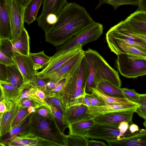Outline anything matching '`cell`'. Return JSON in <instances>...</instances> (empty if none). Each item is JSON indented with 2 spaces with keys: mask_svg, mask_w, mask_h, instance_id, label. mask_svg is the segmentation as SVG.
<instances>
[{
  "mask_svg": "<svg viewBox=\"0 0 146 146\" xmlns=\"http://www.w3.org/2000/svg\"><path fill=\"white\" fill-rule=\"evenodd\" d=\"M21 90L25 84L23 77L15 64L7 65V75L5 82Z\"/></svg>",
  "mask_w": 146,
  "mask_h": 146,
  "instance_id": "24",
  "label": "cell"
},
{
  "mask_svg": "<svg viewBox=\"0 0 146 146\" xmlns=\"http://www.w3.org/2000/svg\"><path fill=\"white\" fill-rule=\"evenodd\" d=\"M120 89L125 98L133 103L138 104L140 94L136 92L134 89L121 88Z\"/></svg>",
  "mask_w": 146,
  "mask_h": 146,
  "instance_id": "36",
  "label": "cell"
},
{
  "mask_svg": "<svg viewBox=\"0 0 146 146\" xmlns=\"http://www.w3.org/2000/svg\"><path fill=\"white\" fill-rule=\"evenodd\" d=\"M65 80V78H64L58 82L57 86L52 89L47 96H55L57 93L60 91L62 89Z\"/></svg>",
  "mask_w": 146,
  "mask_h": 146,
  "instance_id": "45",
  "label": "cell"
},
{
  "mask_svg": "<svg viewBox=\"0 0 146 146\" xmlns=\"http://www.w3.org/2000/svg\"><path fill=\"white\" fill-rule=\"evenodd\" d=\"M95 124L93 119L81 121L69 124L68 134L85 136Z\"/></svg>",
  "mask_w": 146,
  "mask_h": 146,
  "instance_id": "27",
  "label": "cell"
},
{
  "mask_svg": "<svg viewBox=\"0 0 146 146\" xmlns=\"http://www.w3.org/2000/svg\"><path fill=\"white\" fill-rule=\"evenodd\" d=\"M97 87L105 94L108 96L121 98L125 97L120 89L110 82L104 81L99 83Z\"/></svg>",
  "mask_w": 146,
  "mask_h": 146,
  "instance_id": "30",
  "label": "cell"
},
{
  "mask_svg": "<svg viewBox=\"0 0 146 146\" xmlns=\"http://www.w3.org/2000/svg\"><path fill=\"white\" fill-rule=\"evenodd\" d=\"M117 56L116 66L123 76L134 78L146 74V58L125 54Z\"/></svg>",
  "mask_w": 146,
  "mask_h": 146,
  "instance_id": "4",
  "label": "cell"
},
{
  "mask_svg": "<svg viewBox=\"0 0 146 146\" xmlns=\"http://www.w3.org/2000/svg\"><path fill=\"white\" fill-rule=\"evenodd\" d=\"M84 56V50L82 49L58 69L42 79L46 82L51 81L58 83L65 78L70 71L82 60Z\"/></svg>",
  "mask_w": 146,
  "mask_h": 146,
  "instance_id": "13",
  "label": "cell"
},
{
  "mask_svg": "<svg viewBox=\"0 0 146 146\" xmlns=\"http://www.w3.org/2000/svg\"><path fill=\"white\" fill-rule=\"evenodd\" d=\"M122 21L129 30L146 35V12L137 10Z\"/></svg>",
  "mask_w": 146,
  "mask_h": 146,
  "instance_id": "19",
  "label": "cell"
},
{
  "mask_svg": "<svg viewBox=\"0 0 146 146\" xmlns=\"http://www.w3.org/2000/svg\"><path fill=\"white\" fill-rule=\"evenodd\" d=\"M106 141L110 146H146V130Z\"/></svg>",
  "mask_w": 146,
  "mask_h": 146,
  "instance_id": "18",
  "label": "cell"
},
{
  "mask_svg": "<svg viewBox=\"0 0 146 146\" xmlns=\"http://www.w3.org/2000/svg\"><path fill=\"white\" fill-rule=\"evenodd\" d=\"M37 73L36 75L32 82L36 87L40 89L45 94L46 92L47 82L41 78L38 75Z\"/></svg>",
  "mask_w": 146,
  "mask_h": 146,
  "instance_id": "40",
  "label": "cell"
},
{
  "mask_svg": "<svg viewBox=\"0 0 146 146\" xmlns=\"http://www.w3.org/2000/svg\"><path fill=\"white\" fill-rule=\"evenodd\" d=\"M19 102L21 106L23 107L28 108L30 106H33L36 109L40 107L34 101L27 98L23 99Z\"/></svg>",
  "mask_w": 146,
  "mask_h": 146,
  "instance_id": "44",
  "label": "cell"
},
{
  "mask_svg": "<svg viewBox=\"0 0 146 146\" xmlns=\"http://www.w3.org/2000/svg\"><path fill=\"white\" fill-rule=\"evenodd\" d=\"M20 102H12L4 113L0 114V135L9 133L12 129L13 121L21 107Z\"/></svg>",
  "mask_w": 146,
  "mask_h": 146,
  "instance_id": "17",
  "label": "cell"
},
{
  "mask_svg": "<svg viewBox=\"0 0 146 146\" xmlns=\"http://www.w3.org/2000/svg\"><path fill=\"white\" fill-rule=\"evenodd\" d=\"M88 107L83 104H77L66 108L63 113L64 125L66 128L70 124L81 121L93 119L86 113Z\"/></svg>",
  "mask_w": 146,
  "mask_h": 146,
  "instance_id": "14",
  "label": "cell"
},
{
  "mask_svg": "<svg viewBox=\"0 0 146 146\" xmlns=\"http://www.w3.org/2000/svg\"><path fill=\"white\" fill-rule=\"evenodd\" d=\"M0 51L10 58L19 54L30 55V37L25 28L15 38L0 39Z\"/></svg>",
  "mask_w": 146,
  "mask_h": 146,
  "instance_id": "6",
  "label": "cell"
},
{
  "mask_svg": "<svg viewBox=\"0 0 146 146\" xmlns=\"http://www.w3.org/2000/svg\"><path fill=\"white\" fill-rule=\"evenodd\" d=\"M129 129L131 134L134 133L136 132L139 131V128L137 125L131 123L129 127Z\"/></svg>",
  "mask_w": 146,
  "mask_h": 146,
  "instance_id": "54",
  "label": "cell"
},
{
  "mask_svg": "<svg viewBox=\"0 0 146 146\" xmlns=\"http://www.w3.org/2000/svg\"><path fill=\"white\" fill-rule=\"evenodd\" d=\"M107 144L104 142L89 139L88 142V146H107Z\"/></svg>",
  "mask_w": 146,
  "mask_h": 146,
  "instance_id": "51",
  "label": "cell"
},
{
  "mask_svg": "<svg viewBox=\"0 0 146 146\" xmlns=\"http://www.w3.org/2000/svg\"><path fill=\"white\" fill-rule=\"evenodd\" d=\"M129 124L126 121H123L119 124L118 129L122 135H127L132 134L129 129Z\"/></svg>",
  "mask_w": 146,
  "mask_h": 146,
  "instance_id": "43",
  "label": "cell"
},
{
  "mask_svg": "<svg viewBox=\"0 0 146 146\" xmlns=\"http://www.w3.org/2000/svg\"><path fill=\"white\" fill-rule=\"evenodd\" d=\"M137 10L146 12V0H138Z\"/></svg>",
  "mask_w": 146,
  "mask_h": 146,
  "instance_id": "52",
  "label": "cell"
},
{
  "mask_svg": "<svg viewBox=\"0 0 146 146\" xmlns=\"http://www.w3.org/2000/svg\"><path fill=\"white\" fill-rule=\"evenodd\" d=\"M33 89L36 94L44 102H46L45 100L47 96L43 91L36 87L33 84Z\"/></svg>",
  "mask_w": 146,
  "mask_h": 146,
  "instance_id": "50",
  "label": "cell"
},
{
  "mask_svg": "<svg viewBox=\"0 0 146 146\" xmlns=\"http://www.w3.org/2000/svg\"><path fill=\"white\" fill-rule=\"evenodd\" d=\"M0 63L7 65L15 64V62L12 58L8 57L0 51Z\"/></svg>",
  "mask_w": 146,
  "mask_h": 146,
  "instance_id": "46",
  "label": "cell"
},
{
  "mask_svg": "<svg viewBox=\"0 0 146 146\" xmlns=\"http://www.w3.org/2000/svg\"><path fill=\"white\" fill-rule=\"evenodd\" d=\"M134 113L132 111L113 112L98 116L94 118L93 120L95 124L119 125L123 121L131 124Z\"/></svg>",
  "mask_w": 146,
  "mask_h": 146,
  "instance_id": "20",
  "label": "cell"
},
{
  "mask_svg": "<svg viewBox=\"0 0 146 146\" xmlns=\"http://www.w3.org/2000/svg\"><path fill=\"white\" fill-rule=\"evenodd\" d=\"M67 2V0H43L42 12L36 20L38 26L45 33L49 30L46 20L47 17L51 14L58 16Z\"/></svg>",
  "mask_w": 146,
  "mask_h": 146,
  "instance_id": "11",
  "label": "cell"
},
{
  "mask_svg": "<svg viewBox=\"0 0 146 146\" xmlns=\"http://www.w3.org/2000/svg\"><path fill=\"white\" fill-rule=\"evenodd\" d=\"M81 45H77L65 53L54 58L51 59L48 65L38 75L42 79L56 70L82 50Z\"/></svg>",
  "mask_w": 146,
  "mask_h": 146,
  "instance_id": "12",
  "label": "cell"
},
{
  "mask_svg": "<svg viewBox=\"0 0 146 146\" xmlns=\"http://www.w3.org/2000/svg\"><path fill=\"white\" fill-rule=\"evenodd\" d=\"M97 97L103 102L104 106L121 105L133 103L125 98L112 97L107 95L103 92L97 87H90L88 92ZM136 104V103H135Z\"/></svg>",
  "mask_w": 146,
  "mask_h": 146,
  "instance_id": "23",
  "label": "cell"
},
{
  "mask_svg": "<svg viewBox=\"0 0 146 146\" xmlns=\"http://www.w3.org/2000/svg\"><path fill=\"white\" fill-rule=\"evenodd\" d=\"M55 118L50 119L36 112L32 113L27 131L40 140L43 145L66 146L65 135L57 125Z\"/></svg>",
  "mask_w": 146,
  "mask_h": 146,
  "instance_id": "3",
  "label": "cell"
},
{
  "mask_svg": "<svg viewBox=\"0 0 146 146\" xmlns=\"http://www.w3.org/2000/svg\"><path fill=\"white\" fill-rule=\"evenodd\" d=\"M138 104L139 105H146V94H140Z\"/></svg>",
  "mask_w": 146,
  "mask_h": 146,
  "instance_id": "53",
  "label": "cell"
},
{
  "mask_svg": "<svg viewBox=\"0 0 146 146\" xmlns=\"http://www.w3.org/2000/svg\"><path fill=\"white\" fill-rule=\"evenodd\" d=\"M139 105L135 103H129L121 105L90 106L86 112L91 115L93 118L103 115L114 112L132 111L136 112Z\"/></svg>",
  "mask_w": 146,
  "mask_h": 146,
  "instance_id": "16",
  "label": "cell"
},
{
  "mask_svg": "<svg viewBox=\"0 0 146 146\" xmlns=\"http://www.w3.org/2000/svg\"><path fill=\"white\" fill-rule=\"evenodd\" d=\"M143 125L146 128V120H145L143 123Z\"/></svg>",
  "mask_w": 146,
  "mask_h": 146,
  "instance_id": "59",
  "label": "cell"
},
{
  "mask_svg": "<svg viewBox=\"0 0 146 146\" xmlns=\"http://www.w3.org/2000/svg\"><path fill=\"white\" fill-rule=\"evenodd\" d=\"M86 96L88 98L91 103V106H104L102 102L92 94L86 93Z\"/></svg>",
  "mask_w": 146,
  "mask_h": 146,
  "instance_id": "42",
  "label": "cell"
},
{
  "mask_svg": "<svg viewBox=\"0 0 146 146\" xmlns=\"http://www.w3.org/2000/svg\"><path fill=\"white\" fill-rule=\"evenodd\" d=\"M11 27L10 39L19 36L25 28L24 13L25 7L18 0H5Z\"/></svg>",
  "mask_w": 146,
  "mask_h": 146,
  "instance_id": "8",
  "label": "cell"
},
{
  "mask_svg": "<svg viewBox=\"0 0 146 146\" xmlns=\"http://www.w3.org/2000/svg\"><path fill=\"white\" fill-rule=\"evenodd\" d=\"M0 114H2L7 111V107L4 100L0 101Z\"/></svg>",
  "mask_w": 146,
  "mask_h": 146,
  "instance_id": "55",
  "label": "cell"
},
{
  "mask_svg": "<svg viewBox=\"0 0 146 146\" xmlns=\"http://www.w3.org/2000/svg\"><path fill=\"white\" fill-rule=\"evenodd\" d=\"M58 20L45 33V40L58 47L96 23L85 8L76 3H67L58 15Z\"/></svg>",
  "mask_w": 146,
  "mask_h": 146,
  "instance_id": "1",
  "label": "cell"
},
{
  "mask_svg": "<svg viewBox=\"0 0 146 146\" xmlns=\"http://www.w3.org/2000/svg\"><path fill=\"white\" fill-rule=\"evenodd\" d=\"M25 7L31 0H18Z\"/></svg>",
  "mask_w": 146,
  "mask_h": 146,
  "instance_id": "58",
  "label": "cell"
},
{
  "mask_svg": "<svg viewBox=\"0 0 146 146\" xmlns=\"http://www.w3.org/2000/svg\"><path fill=\"white\" fill-rule=\"evenodd\" d=\"M107 44L114 42L129 44L146 54V43L124 33L115 25L110 28L106 35Z\"/></svg>",
  "mask_w": 146,
  "mask_h": 146,
  "instance_id": "9",
  "label": "cell"
},
{
  "mask_svg": "<svg viewBox=\"0 0 146 146\" xmlns=\"http://www.w3.org/2000/svg\"><path fill=\"white\" fill-rule=\"evenodd\" d=\"M27 107L21 106L20 110L13 122L11 129L16 126L22 120L30 114L28 111Z\"/></svg>",
  "mask_w": 146,
  "mask_h": 146,
  "instance_id": "38",
  "label": "cell"
},
{
  "mask_svg": "<svg viewBox=\"0 0 146 146\" xmlns=\"http://www.w3.org/2000/svg\"><path fill=\"white\" fill-rule=\"evenodd\" d=\"M103 30L102 24L97 22L85 31L74 36L64 44L57 47L56 52L52 56L51 59L64 54L76 45H81L83 46L88 43L97 40L103 34Z\"/></svg>",
  "mask_w": 146,
  "mask_h": 146,
  "instance_id": "5",
  "label": "cell"
},
{
  "mask_svg": "<svg viewBox=\"0 0 146 146\" xmlns=\"http://www.w3.org/2000/svg\"><path fill=\"white\" fill-rule=\"evenodd\" d=\"M33 85L32 82L28 83L24 85L18 102L25 98H29L38 104L40 107H44L52 112L50 106L46 102L42 100L34 91Z\"/></svg>",
  "mask_w": 146,
  "mask_h": 146,
  "instance_id": "28",
  "label": "cell"
},
{
  "mask_svg": "<svg viewBox=\"0 0 146 146\" xmlns=\"http://www.w3.org/2000/svg\"><path fill=\"white\" fill-rule=\"evenodd\" d=\"M84 56L88 65L89 75L86 87L88 92L90 87H96L101 82L107 81L121 88V81L117 71L112 68L96 51L89 48L84 51Z\"/></svg>",
  "mask_w": 146,
  "mask_h": 146,
  "instance_id": "2",
  "label": "cell"
},
{
  "mask_svg": "<svg viewBox=\"0 0 146 146\" xmlns=\"http://www.w3.org/2000/svg\"><path fill=\"white\" fill-rule=\"evenodd\" d=\"M81 60L68 74L62 89L56 96L66 108L74 105L76 82Z\"/></svg>",
  "mask_w": 146,
  "mask_h": 146,
  "instance_id": "7",
  "label": "cell"
},
{
  "mask_svg": "<svg viewBox=\"0 0 146 146\" xmlns=\"http://www.w3.org/2000/svg\"><path fill=\"white\" fill-rule=\"evenodd\" d=\"M57 20L58 16L54 14H50L47 17L46 20L49 30L56 23Z\"/></svg>",
  "mask_w": 146,
  "mask_h": 146,
  "instance_id": "49",
  "label": "cell"
},
{
  "mask_svg": "<svg viewBox=\"0 0 146 146\" xmlns=\"http://www.w3.org/2000/svg\"><path fill=\"white\" fill-rule=\"evenodd\" d=\"M43 0H31L25 7L24 13V22L28 25L37 19L38 11Z\"/></svg>",
  "mask_w": 146,
  "mask_h": 146,
  "instance_id": "29",
  "label": "cell"
},
{
  "mask_svg": "<svg viewBox=\"0 0 146 146\" xmlns=\"http://www.w3.org/2000/svg\"><path fill=\"white\" fill-rule=\"evenodd\" d=\"M65 138L66 146H88L89 138L86 137L68 134Z\"/></svg>",
  "mask_w": 146,
  "mask_h": 146,
  "instance_id": "32",
  "label": "cell"
},
{
  "mask_svg": "<svg viewBox=\"0 0 146 146\" xmlns=\"http://www.w3.org/2000/svg\"><path fill=\"white\" fill-rule=\"evenodd\" d=\"M83 105H85L88 107L91 106L90 102L86 96L84 98Z\"/></svg>",
  "mask_w": 146,
  "mask_h": 146,
  "instance_id": "56",
  "label": "cell"
},
{
  "mask_svg": "<svg viewBox=\"0 0 146 146\" xmlns=\"http://www.w3.org/2000/svg\"><path fill=\"white\" fill-rule=\"evenodd\" d=\"M111 52L117 55L125 54L146 58V54L129 44L121 42H114L108 44Z\"/></svg>",
  "mask_w": 146,
  "mask_h": 146,
  "instance_id": "25",
  "label": "cell"
},
{
  "mask_svg": "<svg viewBox=\"0 0 146 146\" xmlns=\"http://www.w3.org/2000/svg\"><path fill=\"white\" fill-rule=\"evenodd\" d=\"M0 101L4 100L6 102L19 101L23 90L3 82H0Z\"/></svg>",
  "mask_w": 146,
  "mask_h": 146,
  "instance_id": "26",
  "label": "cell"
},
{
  "mask_svg": "<svg viewBox=\"0 0 146 146\" xmlns=\"http://www.w3.org/2000/svg\"><path fill=\"white\" fill-rule=\"evenodd\" d=\"M50 106L52 113L56 119L61 130L63 132L66 128L64 125L63 112L56 105H52Z\"/></svg>",
  "mask_w": 146,
  "mask_h": 146,
  "instance_id": "35",
  "label": "cell"
},
{
  "mask_svg": "<svg viewBox=\"0 0 146 146\" xmlns=\"http://www.w3.org/2000/svg\"><path fill=\"white\" fill-rule=\"evenodd\" d=\"M135 112L140 117L146 120V105H139Z\"/></svg>",
  "mask_w": 146,
  "mask_h": 146,
  "instance_id": "48",
  "label": "cell"
},
{
  "mask_svg": "<svg viewBox=\"0 0 146 146\" xmlns=\"http://www.w3.org/2000/svg\"><path fill=\"white\" fill-rule=\"evenodd\" d=\"M46 102L50 106L55 105L60 108L63 113L65 111L66 108L57 97L52 96H46L45 99Z\"/></svg>",
  "mask_w": 146,
  "mask_h": 146,
  "instance_id": "39",
  "label": "cell"
},
{
  "mask_svg": "<svg viewBox=\"0 0 146 146\" xmlns=\"http://www.w3.org/2000/svg\"><path fill=\"white\" fill-rule=\"evenodd\" d=\"M34 64L35 69L37 70L46 68L49 64L52 56L46 55L44 50L30 54Z\"/></svg>",
  "mask_w": 146,
  "mask_h": 146,
  "instance_id": "31",
  "label": "cell"
},
{
  "mask_svg": "<svg viewBox=\"0 0 146 146\" xmlns=\"http://www.w3.org/2000/svg\"><path fill=\"white\" fill-rule=\"evenodd\" d=\"M115 25L120 29L130 36L146 43V35L135 33L129 30L125 26L122 21Z\"/></svg>",
  "mask_w": 146,
  "mask_h": 146,
  "instance_id": "37",
  "label": "cell"
},
{
  "mask_svg": "<svg viewBox=\"0 0 146 146\" xmlns=\"http://www.w3.org/2000/svg\"><path fill=\"white\" fill-rule=\"evenodd\" d=\"M138 0H99L98 5L96 8L97 9L104 4H107L112 5L115 10L120 6L124 5H137Z\"/></svg>",
  "mask_w": 146,
  "mask_h": 146,
  "instance_id": "34",
  "label": "cell"
},
{
  "mask_svg": "<svg viewBox=\"0 0 146 146\" xmlns=\"http://www.w3.org/2000/svg\"><path fill=\"white\" fill-rule=\"evenodd\" d=\"M119 125L95 124L86 134L88 138L106 141L120 138L122 135L118 129Z\"/></svg>",
  "mask_w": 146,
  "mask_h": 146,
  "instance_id": "10",
  "label": "cell"
},
{
  "mask_svg": "<svg viewBox=\"0 0 146 146\" xmlns=\"http://www.w3.org/2000/svg\"><path fill=\"white\" fill-rule=\"evenodd\" d=\"M36 109L33 106H30L28 108V111L30 113H32L35 112Z\"/></svg>",
  "mask_w": 146,
  "mask_h": 146,
  "instance_id": "57",
  "label": "cell"
},
{
  "mask_svg": "<svg viewBox=\"0 0 146 146\" xmlns=\"http://www.w3.org/2000/svg\"><path fill=\"white\" fill-rule=\"evenodd\" d=\"M7 141L1 142L2 145L31 146L43 145L42 141L33 133L26 131L13 137L9 138Z\"/></svg>",
  "mask_w": 146,
  "mask_h": 146,
  "instance_id": "21",
  "label": "cell"
},
{
  "mask_svg": "<svg viewBox=\"0 0 146 146\" xmlns=\"http://www.w3.org/2000/svg\"><path fill=\"white\" fill-rule=\"evenodd\" d=\"M11 27L5 0H0V39H10Z\"/></svg>",
  "mask_w": 146,
  "mask_h": 146,
  "instance_id": "22",
  "label": "cell"
},
{
  "mask_svg": "<svg viewBox=\"0 0 146 146\" xmlns=\"http://www.w3.org/2000/svg\"><path fill=\"white\" fill-rule=\"evenodd\" d=\"M7 75V65L0 63V82L5 81Z\"/></svg>",
  "mask_w": 146,
  "mask_h": 146,
  "instance_id": "47",
  "label": "cell"
},
{
  "mask_svg": "<svg viewBox=\"0 0 146 146\" xmlns=\"http://www.w3.org/2000/svg\"><path fill=\"white\" fill-rule=\"evenodd\" d=\"M31 113L29 114L9 133L10 138L14 137L27 131L29 127Z\"/></svg>",
  "mask_w": 146,
  "mask_h": 146,
  "instance_id": "33",
  "label": "cell"
},
{
  "mask_svg": "<svg viewBox=\"0 0 146 146\" xmlns=\"http://www.w3.org/2000/svg\"><path fill=\"white\" fill-rule=\"evenodd\" d=\"M12 58L23 77L25 84L32 82L38 72L34 68V64L30 55L19 54Z\"/></svg>",
  "mask_w": 146,
  "mask_h": 146,
  "instance_id": "15",
  "label": "cell"
},
{
  "mask_svg": "<svg viewBox=\"0 0 146 146\" xmlns=\"http://www.w3.org/2000/svg\"><path fill=\"white\" fill-rule=\"evenodd\" d=\"M35 112L47 118L52 119L55 118L52 112L46 108L41 106L36 109Z\"/></svg>",
  "mask_w": 146,
  "mask_h": 146,
  "instance_id": "41",
  "label": "cell"
}]
</instances>
